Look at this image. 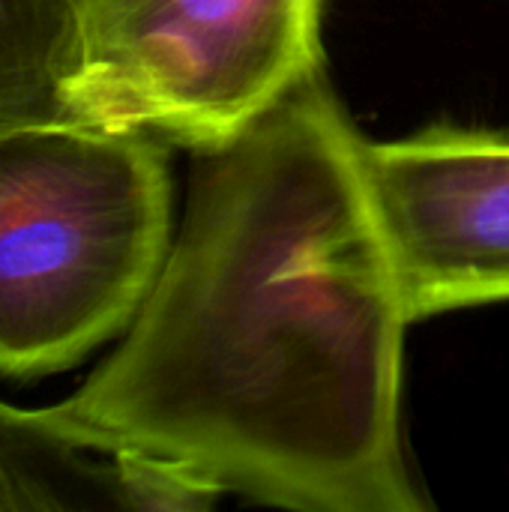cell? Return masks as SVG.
Here are the masks:
<instances>
[{"instance_id":"6da1fadb","label":"cell","mask_w":509,"mask_h":512,"mask_svg":"<svg viewBox=\"0 0 509 512\" xmlns=\"http://www.w3.org/2000/svg\"><path fill=\"white\" fill-rule=\"evenodd\" d=\"M363 135L321 75L198 153L165 264L75 432L255 504L423 512L402 447V279Z\"/></svg>"},{"instance_id":"7a4b0ae2","label":"cell","mask_w":509,"mask_h":512,"mask_svg":"<svg viewBox=\"0 0 509 512\" xmlns=\"http://www.w3.org/2000/svg\"><path fill=\"white\" fill-rule=\"evenodd\" d=\"M171 249L165 141L72 120L0 129V375L126 333Z\"/></svg>"},{"instance_id":"3957f363","label":"cell","mask_w":509,"mask_h":512,"mask_svg":"<svg viewBox=\"0 0 509 512\" xmlns=\"http://www.w3.org/2000/svg\"><path fill=\"white\" fill-rule=\"evenodd\" d=\"M327 0H78L63 120L225 147L321 75Z\"/></svg>"},{"instance_id":"277c9868","label":"cell","mask_w":509,"mask_h":512,"mask_svg":"<svg viewBox=\"0 0 509 512\" xmlns=\"http://www.w3.org/2000/svg\"><path fill=\"white\" fill-rule=\"evenodd\" d=\"M363 165L411 321L509 300V135L429 126Z\"/></svg>"},{"instance_id":"5b68a950","label":"cell","mask_w":509,"mask_h":512,"mask_svg":"<svg viewBox=\"0 0 509 512\" xmlns=\"http://www.w3.org/2000/svg\"><path fill=\"white\" fill-rule=\"evenodd\" d=\"M219 498L165 462L75 432L51 408L0 402V510L201 512Z\"/></svg>"},{"instance_id":"8992f818","label":"cell","mask_w":509,"mask_h":512,"mask_svg":"<svg viewBox=\"0 0 509 512\" xmlns=\"http://www.w3.org/2000/svg\"><path fill=\"white\" fill-rule=\"evenodd\" d=\"M78 0H0V129L63 120Z\"/></svg>"}]
</instances>
